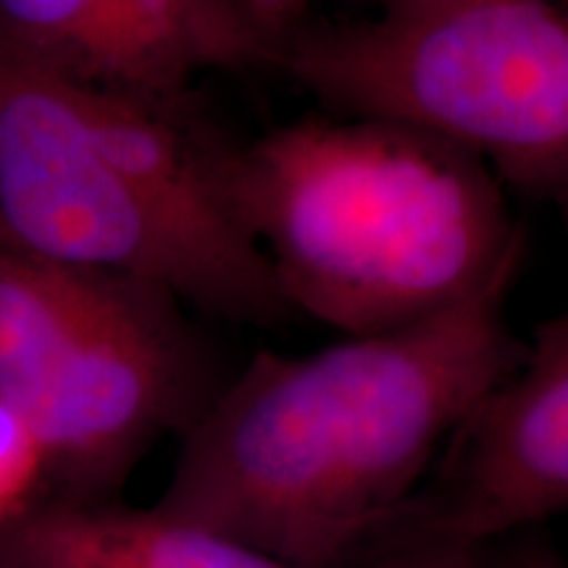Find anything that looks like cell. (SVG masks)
<instances>
[{"instance_id":"obj_9","label":"cell","mask_w":568,"mask_h":568,"mask_svg":"<svg viewBox=\"0 0 568 568\" xmlns=\"http://www.w3.org/2000/svg\"><path fill=\"white\" fill-rule=\"evenodd\" d=\"M339 568H500L493 542L443 527L414 503L355 548Z\"/></svg>"},{"instance_id":"obj_13","label":"cell","mask_w":568,"mask_h":568,"mask_svg":"<svg viewBox=\"0 0 568 568\" xmlns=\"http://www.w3.org/2000/svg\"><path fill=\"white\" fill-rule=\"evenodd\" d=\"M387 9L389 6H408V3H424V0H385Z\"/></svg>"},{"instance_id":"obj_4","label":"cell","mask_w":568,"mask_h":568,"mask_svg":"<svg viewBox=\"0 0 568 568\" xmlns=\"http://www.w3.org/2000/svg\"><path fill=\"white\" fill-rule=\"evenodd\" d=\"M276 61L351 116L426 132L529 182L568 176V9L552 0L389 6Z\"/></svg>"},{"instance_id":"obj_2","label":"cell","mask_w":568,"mask_h":568,"mask_svg":"<svg viewBox=\"0 0 568 568\" xmlns=\"http://www.w3.org/2000/svg\"><path fill=\"white\" fill-rule=\"evenodd\" d=\"M226 211L293 314L339 335L397 329L479 293L521 258L471 153L382 119L282 126L216 153Z\"/></svg>"},{"instance_id":"obj_11","label":"cell","mask_w":568,"mask_h":568,"mask_svg":"<svg viewBox=\"0 0 568 568\" xmlns=\"http://www.w3.org/2000/svg\"><path fill=\"white\" fill-rule=\"evenodd\" d=\"M493 545L500 568H568L566 560L556 556L548 545L535 542L524 531L493 539Z\"/></svg>"},{"instance_id":"obj_1","label":"cell","mask_w":568,"mask_h":568,"mask_svg":"<svg viewBox=\"0 0 568 568\" xmlns=\"http://www.w3.org/2000/svg\"><path fill=\"white\" fill-rule=\"evenodd\" d=\"M516 272L422 322L255 355L182 435L155 508L297 568H339L416 500L460 424L514 368Z\"/></svg>"},{"instance_id":"obj_7","label":"cell","mask_w":568,"mask_h":568,"mask_svg":"<svg viewBox=\"0 0 568 568\" xmlns=\"http://www.w3.org/2000/svg\"><path fill=\"white\" fill-rule=\"evenodd\" d=\"M0 38L63 80L155 105L205 71L276 61L240 0H0Z\"/></svg>"},{"instance_id":"obj_10","label":"cell","mask_w":568,"mask_h":568,"mask_svg":"<svg viewBox=\"0 0 568 568\" xmlns=\"http://www.w3.org/2000/svg\"><path fill=\"white\" fill-rule=\"evenodd\" d=\"M42 474L45 460L32 426L0 397V527L32 506V493Z\"/></svg>"},{"instance_id":"obj_8","label":"cell","mask_w":568,"mask_h":568,"mask_svg":"<svg viewBox=\"0 0 568 568\" xmlns=\"http://www.w3.org/2000/svg\"><path fill=\"white\" fill-rule=\"evenodd\" d=\"M0 568H297L159 508L55 500L0 527Z\"/></svg>"},{"instance_id":"obj_12","label":"cell","mask_w":568,"mask_h":568,"mask_svg":"<svg viewBox=\"0 0 568 568\" xmlns=\"http://www.w3.org/2000/svg\"><path fill=\"white\" fill-rule=\"evenodd\" d=\"M311 0H240L247 17L268 40L280 42L284 32L295 24Z\"/></svg>"},{"instance_id":"obj_6","label":"cell","mask_w":568,"mask_h":568,"mask_svg":"<svg viewBox=\"0 0 568 568\" xmlns=\"http://www.w3.org/2000/svg\"><path fill=\"white\" fill-rule=\"evenodd\" d=\"M414 506L481 542L568 514V318L460 424Z\"/></svg>"},{"instance_id":"obj_5","label":"cell","mask_w":568,"mask_h":568,"mask_svg":"<svg viewBox=\"0 0 568 568\" xmlns=\"http://www.w3.org/2000/svg\"><path fill=\"white\" fill-rule=\"evenodd\" d=\"M0 234L61 264L151 282L232 322L293 314L245 234L187 222L140 187L92 138L69 82L3 38Z\"/></svg>"},{"instance_id":"obj_3","label":"cell","mask_w":568,"mask_h":568,"mask_svg":"<svg viewBox=\"0 0 568 568\" xmlns=\"http://www.w3.org/2000/svg\"><path fill=\"white\" fill-rule=\"evenodd\" d=\"M176 303L151 282L61 264L0 234V397L32 426L61 500H109L224 385Z\"/></svg>"}]
</instances>
